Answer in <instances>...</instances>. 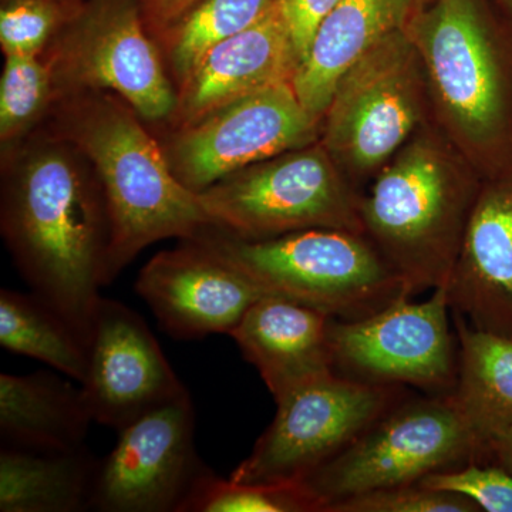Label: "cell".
Masks as SVG:
<instances>
[{
	"instance_id": "cell-29",
	"label": "cell",
	"mask_w": 512,
	"mask_h": 512,
	"mask_svg": "<svg viewBox=\"0 0 512 512\" xmlns=\"http://www.w3.org/2000/svg\"><path fill=\"white\" fill-rule=\"evenodd\" d=\"M326 512H480V510L466 497L414 483L355 495L330 505Z\"/></svg>"
},
{
	"instance_id": "cell-17",
	"label": "cell",
	"mask_w": 512,
	"mask_h": 512,
	"mask_svg": "<svg viewBox=\"0 0 512 512\" xmlns=\"http://www.w3.org/2000/svg\"><path fill=\"white\" fill-rule=\"evenodd\" d=\"M446 288L451 311L512 339V171L483 181Z\"/></svg>"
},
{
	"instance_id": "cell-25",
	"label": "cell",
	"mask_w": 512,
	"mask_h": 512,
	"mask_svg": "<svg viewBox=\"0 0 512 512\" xmlns=\"http://www.w3.org/2000/svg\"><path fill=\"white\" fill-rule=\"evenodd\" d=\"M57 101L52 69L42 55L5 56L0 79V143L9 153L43 126Z\"/></svg>"
},
{
	"instance_id": "cell-20",
	"label": "cell",
	"mask_w": 512,
	"mask_h": 512,
	"mask_svg": "<svg viewBox=\"0 0 512 512\" xmlns=\"http://www.w3.org/2000/svg\"><path fill=\"white\" fill-rule=\"evenodd\" d=\"M92 421L80 387L53 373L0 375V433L6 446L80 450Z\"/></svg>"
},
{
	"instance_id": "cell-27",
	"label": "cell",
	"mask_w": 512,
	"mask_h": 512,
	"mask_svg": "<svg viewBox=\"0 0 512 512\" xmlns=\"http://www.w3.org/2000/svg\"><path fill=\"white\" fill-rule=\"evenodd\" d=\"M82 5L83 0H2L3 55H43Z\"/></svg>"
},
{
	"instance_id": "cell-15",
	"label": "cell",
	"mask_w": 512,
	"mask_h": 512,
	"mask_svg": "<svg viewBox=\"0 0 512 512\" xmlns=\"http://www.w3.org/2000/svg\"><path fill=\"white\" fill-rule=\"evenodd\" d=\"M136 292L161 329L175 339L231 335L245 313L265 296L237 266L198 239L158 252L141 269Z\"/></svg>"
},
{
	"instance_id": "cell-22",
	"label": "cell",
	"mask_w": 512,
	"mask_h": 512,
	"mask_svg": "<svg viewBox=\"0 0 512 512\" xmlns=\"http://www.w3.org/2000/svg\"><path fill=\"white\" fill-rule=\"evenodd\" d=\"M458 339L457 380L451 399L481 446L512 427V339L471 326L451 311Z\"/></svg>"
},
{
	"instance_id": "cell-3",
	"label": "cell",
	"mask_w": 512,
	"mask_h": 512,
	"mask_svg": "<svg viewBox=\"0 0 512 512\" xmlns=\"http://www.w3.org/2000/svg\"><path fill=\"white\" fill-rule=\"evenodd\" d=\"M431 120L484 178L512 171V25L494 0H431L406 26Z\"/></svg>"
},
{
	"instance_id": "cell-6",
	"label": "cell",
	"mask_w": 512,
	"mask_h": 512,
	"mask_svg": "<svg viewBox=\"0 0 512 512\" xmlns=\"http://www.w3.org/2000/svg\"><path fill=\"white\" fill-rule=\"evenodd\" d=\"M429 120L426 72L403 29L384 37L340 77L320 123L319 141L363 194Z\"/></svg>"
},
{
	"instance_id": "cell-10",
	"label": "cell",
	"mask_w": 512,
	"mask_h": 512,
	"mask_svg": "<svg viewBox=\"0 0 512 512\" xmlns=\"http://www.w3.org/2000/svg\"><path fill=\"white\" fill-rule=\"evenodd\" d=\"M407 394V387L357 382L336 372L302 384L275 400V419L229 478L301 483Z\"/></svg>"
},
{
	"instance_id": "cell-12",
	"label": "cell",
	"mask_w": 512,
	"mask_h": 512,
	"mask_svg": "<svg viewBox=\"0 0 512 512\" xmlns=\"http://www.w3.org/2000/svg\"><path fill=\"white\" fill-rule=\"evenodd\" d=\"M320 121L292 83H278L221 107L190 126L168 128L165 158L192 192L208 190L242 168L319 140Z\"/></svg>"
},
{
	"instance_id": "cell-16",
	"label": "cell",
	"mask_w": 512,
	"mask_h": 512,
	"mask_svg": "<svg viewBox=\"0 0 512 512\" xmlns=\"http://www.w3.org/2000/svg\"><path fill=\"white\" fill-rule=\"evenodd\" d=\"M299 57L278 2L251 28L218 43L177 86L167 128L190 126L232 101L274 84L292 83Z\"/></svg>"
},
{
	"instance_id": "cell-31",
	"label": "cell",
	"mask_w": 512,
	"mask_h": 512,
	"mask_svg": "<svg viewBox=\"0 0 512 512\" xmlns=\"http://www.w3.org/2000/svg\"><path fill=\"white\" fill-rule=\"evenodd\" d=\"M147 28L157 39L200 0H138Z\"/></svg>"
},
{
	"instance_id": "cell-4",
	"label": "cell",
	"mask_w": 512,
	"mask_h": 512,
	"mask_svg": "<svg viewBox=\"0 0 512 512\" xmlns=\"http://www.w3.org/2000/svg\"><path fill=\"white\" fill-rule=\"evenodd\" d=\"M483 181L429 120L363 191V234L412 298L447 286Z\"/></svg>"
},
{
	"instance_id": "cell-26",
	"label": "cell",
	"mask_w": 512,
	"mask_h": 512,
	"mask_svg": "<svg viewBox=\"0 0 512 512\" xmlns=\"http://www.w3.org/2000/svg\"><path fill=\"white\" fill-rule=\"evenodd\" d=\"M178 512H322L302 483H239L207 470L192 484Z\"/></svg>"
},
{
	"instance_id": "cell-34",
	"label": "cell",
	"mask_w": 512,
	"mask_h": 512,
	"mask_svg": "<svg viewBox=\"0 0 512 512\" xmlns=\"http://www.w3.org/2000/svg\"><path fill=\"white\" fill-rule=\"evenodd\" d=\"M431 0H417V9L423 8V6L429 5Z\"/></svg>"
},
{
	"instance_id": "cell-32",
	"label": "cell",
	"mask_w": 512,
	"mask_h": 512,
	"mask_svg": "<svg viewBox=\"0 0 512 512\" xmlns=\"http://www.w3.org/2000/svg\"><path fill=\"white\" fill-rule=\"evenodd\" d=\"M483 463L503 467L512 474V427L495 431L484 441Z\"/></svg>"
},
{
	"instance_id": "cell-30",
	"label": "cell",
	"mask_w": 512,
	"mask_h": 512,
	"mask_svg": "<svg viewBox=\"0 0 512 512\" xmlns=\"http://www.w3.org/2000/svg\"><path fill=\"white\" fill-rule=\"evenodd\" d=\"M291 32L299 64L308 55L313 35L323 18L340 0H276ZM299 67V66H298Z\"/></svg>"
},
{
	"instance_id": "cell-8",
	"label": "cell",
	"mask_w": 512,
	"mask_h": 512,
	"mask_svg": "<svg viewBox=\"0 0 512 512\" xmlns=\"http://www.w3.org/2000/svg\"><path fill=\"white\" fill-rule=\"evenodd\" d=\"M212 227L247 239L305 229L363 232L362 192L320 141L228 175L200 192Z\"/></svg>"
},
{
	"instance_id": "cell-28",
	"label": "cell",
	"mask_w": 512,
	"mask_h": 512,
	"mask_svg": "<svg viewBox=\"0 0 512 512\" xmlns=\"http://www.w3.org/2000/svg\"><path fill=\"white\" fill-rule=\"evenodd\" d=\"M424 487L466 497L485 512H512V474L491 463L464 464L420 481Z\"/></svg>"
},
{
	"instance_id": "cell-24",
	"label": "cell",
	"mask_w": 512,
	"mask_h": 512,
	"mask_svg": "<svg viewBox=\"0 0 512 512\" xmlns=\"http://www.w3.org/2000/svg\"><path fill=\"white\" fill-rule=\"evenodd\" d=\"M276 0H200L158 37L157 45L175 89L218 43L265 18Z\"/></svg>"
},
{
	"instance_id": "cell-13",
	"label": "cell",
	"mask_w": 512,
	"mask_h": 512,
	"mask_svg": "<svg viewBox=\"0 0 512 512\" xmlns=\"http://www.w3.org/2000/svg\"><path fill=\"white\" fill-rule=\"evenodd\" d=\"M195 413L185 390L119 431L99 461L92 505L101 512H178L208 468L194 446Z\"/></svg>"
},
{
	"instance_id": "cell-14",
	"label": "cell",
	"mask_w": 512,
	"mask_h": 512,
	"mask_svg": "<svg viewBox=\"0 0 512 512\" xmlns=\"http://www.w3.org/2000/svg\"><path fill=\"white\" fill-rule=\"evenodd\" d=\"M80 383L94 423L120 431L184 393L157 339L137 312L101 296Z\"/></svg>"
},
{
	"instance_id": "cell-5",
	"label": "cell",
	"mask_w": 512,
	"mask_h": 512,
	"mask_svg": "<svg viewBox=\"0 0 512 512\" xmlns=\"http://www.w3.org/2000/svg\"><path fill=\"white\" fill-rule=\"evenodd\" d=\"M192 239L237 266L265 295L301 303L332 319H363L412 298L363 232L315 228L247 239L208 227Z\"/></svg>"
},
{
	"instance_id": "cell-2",
	"label": "cell",
	"mask_w": 512,
	"mask_h": 512,
	"mask_svg": "<svg viewBox=\"0 0 512 512\" xmlns=\"http://www.w3.org/2000/svg\"><path fill=\"white\" fill-rule=\"evenodd\" d=\"M43 124L79 148L99 177L111 225L104 286L150 245L214 225L200 194L175 177L160 140L117 94L64 97Z\"/></svg>"
},
{
	"instance_id": "cell-33",
	"label": "cell",
	"mask_w": 512,
	"mask_h": 512,
	"mask_svg": "<svg viewBox=\"0 0 512 512\" xmlns=\"http://www.w3.org/2000/svg\"><path fill=\"white\" fill-rule=\"evenodd\" d=\"M494 3L512 25V0H494Z\"/></svg>"
},
{
	"instance_id": "cell-23",
	"label": "cell",
	"mask_w": 512,
	"mask_h": 512,
	"mask_svg": "<svg viewBox=\"0 0 512 512\" xmlns=\"http://www.w3.org/2000/svg\"><path fill=\"white\" fill-rule=\"evenodd\" d=\"M0 345L16 355L40 360L82 383L87 348L76 330L36 293L0 292Z\"/></svg>"
},
{
	"instance_id": "cell-7",
	"label": "cell",
	"mask_w": 512,
	"mask_h": 512,
	"mask_svg": "<svg viewBox=\"0 0 512 512\" xmlns=\"http://www.w3.org/2000/svg\"><path fill=\"white\" fill-rule=\"evenodd\" d=\"M473 461L483 463V446L451 394H407L302 483L326 512L346 498L420 483Z\"/></svg>"
},
{
	"instance_id": "cell-11",
	"label": "cell",
	"mask_w": 512,
	"mask_h": 512,
	"mask_svg": "<svg viewBox=\"0 0 512 512\" xmlns=\"http://www.w3.org/2000/svg\"><path fill=\"white\" fill-rule=\"evenodd\" d=\"M329 338L340 376L429 396L456 386L458 339L446 286L423 302L402 298L363 319H332Z\"/></svg>"
},
{
	"instance_id": "cell-1",
	"label": "cell",
	"mask_w": 512,
	"mask_h": 512,
	"mask_svg": "<svg viewBox=\"0 0 512 512\" xmlns=\"http://www.w3.org/2000/svg\"><path fill=\"white\" fill-rule=\"evenodd\" d=\"M2 235L30 289L89 349L111 225L92 163L40 127L3 154Z\"/></svg>"
},
{
	"instance_id": "cell-19",
	"label": "cell",
	"mask_w": 512,
	"mask_h": 512,
	"mask_svg": "<svg viewBox=\"0 0 512 512\" xmlns=\"http://www.w3.org/2000/svg\"><path fill=\"white\" fill-rule=\"evenodd\" d=\"M416 10L417 0H340L330 10L292 79L313 119L322 123L340 77L384 37L406 29Z\"/></svg>"
},
{
	"instance_id": "cell-18",
	"label": "cell",
	"mask_w": 512,
	"mask_h": 512,
	"mask_svg": "<svg viewBox=\"0 0 512 512\" xmlns=\"http://www.w3.org/2000/svg\"><path fill=\"white\" fill-rule=\"evenodd\" d=\"M330 322L325 313L301 303L265 295L229 336L278 400L302 384L335 372Z\"/></svg>"
},
{
	"instance_id": "cell-21",
	"label": "cell",
	"mask_w": 512,
	"mask_h": 512,
	"mask_svg": "<svg viewBox=\"0 0 512 512\" xmlns=\"http://www.w3.org/2000/svg\"><path fill=\"white\" fill-rule=\"evenodd\" d=\"M99 461L86 448L37 451L3 446L0 511L77 512L92 505Z\"/></svg>"
},
{
	"instance_id": "cell-9",
	"label": "cell",
	"mask_w": 512,
	"mask_h": 512,
	"mask_svg": "<svg viewBox=\"0 0 512 512\" xmlns=\"http://www.w3.org/2000/svg\"><path fill=\"white\" fill-rule=\"evenodd\" d=\"M42 56L57 101L109 92L147 123L165 124L173 116L177 90L138 0H83Z\"/></svg>"
}]
</instances>
